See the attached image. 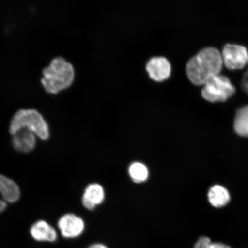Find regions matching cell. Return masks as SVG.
<instances>
[{
    "label": "cell",
    "mask_w": 248,
    "mask_h": 248,
    "mask_svg": "<svg viewBox=\"0 0 248 248\" xmlns=\"http://www.w3.org/2000/svg\"><path fill=\"white\" fill-rule=\"evenodd\" d=\"M223 64L221 52L209 46L202 49L189 61L186 73L194 84L203 85L211 78L221 72Z\"/></svg>",
    "instance_id": "1"
},
{
    "label": "cell",
    "mask_w": 248,
    "mask_h": 248,
    "mask_svg": "<svg viewBox=\"0 0 248 248\" xmlns=\"http://www.w3.org/2000/svg\"><path fill=\"white\" fill-rule=\"evenodd\" d=\"M43 74L41 82L46 91L56 94L72 84L74 69L70 62L58 57L52 59L49 66L43 69Z\"/></svg>",
    "instance_id": "2"
},
{
    "label": "cell",
    "mask_w": 248,
    "mask_h": 248,
    "mask_svg": "<svg viewBox=\"0 0 248 248\" xmlns=\"http://www.w3.org/2000/svg\"><path fill=\"white\" fill-rule=\"evenodd\" d=\"M22 128L30 130L43 140L48 139L49 136L47 123L35 108H21L15 114L9 126L11 134L13 135Z\"/></svg>",
    "instance_id": "3"
},
{
    "label": "cell",
    "mask_w": 248,
    "mask_h": 248,
    "mask_svg": "<svg viewBox=\"0 0 248 248\" xmlns=\"http://www.w3.org/2000/svg\"><path fill=\"white\" fill-rule=\"evenodd\" d=\"M235 93V87L227 77L219 74L203 85L202 95L210 102L225 101Z\"/></svg>",
    "instance_id": "4"
},
{
    "label": "cell",
    "mask_w": 248,
    "mask_h": 248,
    "mask_svg": "<svg viewBox=\"0 0 248 248\" xmlns=\"http://www.w3.org/2000/svg\"><path fill=\"white\" fill-rule=\"evenodd\" d=\"M221 55L223 63L229 69H243L248 63V52L243 46L226 44Z\"/></svg>",
    "instance_id": "5"
},
{
    "label": "cell",
    "mask_w": 248,
    "mask_h": 248,
    "mask_svg": "<svg viewBox=\"0 0 248 248\" xmlns=\"http://www.w3.org/2000/svg\"><path fill=\"white\" fill-rule=\"evenodd\" d=\"M62 236L66 238H74L82 234L85 229V223L80 217L67 214L62 217L58 222Z\"/></svg>",
    "instance_id": "6"
},
{
    "label": "cell",
    "mask_w": 248,
    "mask_h": 248,
    "mask_svg": "<svg viewBox=\"0 0 248 248\" xmlns=\"http://www.w3.org/2000/svg\"><path fill=\"white\" fill-rule=\"evenodd\" d=\"M20 190L12 180L0 175V213L7 206V202L14 203L20 198Z\"/></svg>",
    "instance_id": "7"
},
{
    "label": "cell",
    "mask_w": 248,
    "mask_h": 248,
    "mask_svg": "<svg viewBox=\"0 0 248 248\" xmlns=\"http://www.w3.org/2000/svg\"><path fill=\"white\" fill-rule=\"evenodd\" d=\"M146 69L151 79L160 82L170 76L171 66L167 58L157 57L151 58L148 61Z\"/></svg>",
    "instance_id": "8"
},
{
    "label": "cell",
    "mask_w": 248,
    "mask_h": 248,
    "mask_svg": "<svg viewBox=\"0 0 248 248\" xmlns=\"http://www.w3.org/2000/svg\"><path fill=\"white\" fill-rule=\"evenodd\" d=\"M12 142L17 151L21 153H30L35 147L36 135L29 129L22 128L13 135Z\"/></svg>",
    "instance_id": "9"
},
{
    "label": "cell",
    "mask_w": 248,
    "mask_h": 248,
    "mask_svg": "<svg viewBox=\"0 0 248 248\" xmlns=\"http://www.w3.org/2000/svg\"><path fill=\"white\" fill-rule=\"evenodd\" d=\"M105 199L104 188L100 184L89 185L85 189L82 197V203L86 209L93 210Z\"/></svg>",
    "instance_id": "10"
},
{
    "label": "cell",
    "mask_w": 248,
    "mask_h": 248,
    "mask_svg": "<svg viewBox=\"0 0 248 248\" xmlns=\"http://www.w3.org/2000/svg\"><path fill=\"white\" fill-rule=\"evenodd\" d=\"M30 233L34 240L40 242H54L57 238L55 229L45 221H39L33 224Z\"/></svg>",
    "instance_id": "11"
},
{
    "label": "cell",
    "mask_w": 248,
    "mask_h": 248,
    "mask_svg": "<svg viewBox=\"0 0 248 248\" xmlns=\"http://www.w3.org/2000/svg\"><path fill=\"white\" fill-rule=\"evenodd\" d=\"M209 202L216 207L226 205L231 200V195L227 189L221 186L215 185L210 189L208 193Z\"/></svg>",
    "instance_id": "12"
},
{
    "label": "cell",
    "mask_w": 248,
    "mask_h": 248,
    "mask_svg": "<svg viewBox=\"0 0 248 248\" xmlns=\"http://www.w3.org/2000/svg\"><path fill=\"white\" fill-rule=\"evenodd\" d=\"M234 129L237 134L248 136V105L242 107L237 111L234 120Z\"/></svg>",
    "instance_id": "13"
},
{
    "label": "cell",
    "mask_w": 248,
    "mask_h": 248,
    "mask_svg": "<svg viewBox=\"0 0 248 248\" xmlns=\"http://www.w3.org/2000/svg\"><path fill=\"white\" fill-rule=\"evenodd\" d=\"M129 174L133 182L140 184L148 178L149 170L147 167L140 162H134L129 167Z\"/></svg>",
    "instance_id": "14"
},
{
    "label": "cell",
    "mask_w": 248,
    "mask_h": 248,
    "mask_svg": "<svg viewBox=\"0 0 248 248\" xmlns=\"http://www.w3.org/2000/svg\"><path fill=\"white\" fill-rule=\"evenodd\" d=\"M194 248H231L222 243H212L209 238L201 237L195 244Z\"/></svg>",
    "instance_id": "15"
},
{
    "label": "cell",
    "mask_w": 248,
    "mask_h": 248,
    "mask_svg": "<svg viewBox=\"0 0 248 248\" xmlns=\"http://www.w3.org/2000/svg\"><path fill=\"white\" fill-rule=\"evenodd\" d=\"M242 85H243L244 91L248 94V68L246 73L244 74L243 81H242Z\"/></svg>",
    "instance_id": "16"
},
{
    "label": "cell",
    "mask_w": 248,
    "mask_h": 248,
    "mask_svg": "<svg viewBox=\"0 0 248 248\" xmlns=\"http://www.w3.org/2000/svg\"><path fill=\"white\" fill-rule=\"evenodd\" d=\"M88 248H108L106 246L102 244H94L92 245Z\"/></svg>",
    "instance_id": "17"
}]
</instances>
